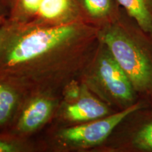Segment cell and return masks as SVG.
Instances as JSON below:
<instances>
[{
  "mask_svg": "<svg viewBox=\"0 0 152 152\" xmlns=\"http://www.w3.org/2000/svg\"><path fill=\"white\" fill-rule=\"evenodd\" d=\"M102 42L141 99L152 104V38L122 9L117 20L101 28Z\"/></svg>",
  "mask_w": 152,
  "mask_h": 152,
  "instance_id": "7a4b0ae2",
  "label": "cell"
},
{
  "mask_svg": "<svg viewBox=\"0 0 152 152\" xmlns=\"http://www.w3.org/2000/svg\"><path fill=\"white\" fill-rule=\"evenodd\" d=\"M97 149L152 152V104H144L132 110Z\"/></svg>",
  "mask_w": 152,
  "mask_h": 152,
  "instance_id": "277c9868",
  "label": "cell"
},
{
  "mask_svg": "<svg viewBox=\"0 0 152 152\" xmlns=\"http://www.w3.org/2000/svg\"><path fill=\"white\" fill-rule=\"evenodd\" d=\"M115 112L116 111L85 85L80 96L66 106L64 115L72 122L83 123L102 118Z\"/></svg>",
  "mask_w": 152,
  "mask_h": 152,
  "instance_id": "8992f818",
  "label": "cell"
},
{
  "mask_svg": "<svg viewBox=\"0 0 152 152\" xmlns=\"http://www.w3.org/2000/svg\"><path fill=\"white\" fill-rule=\"evenodd\" d=\"M97 28L83 20L20 24L6 18L0 32V80L20 90H40L84 71L99 42Z\"/></svg>",
  "mask_w": 152,
  "mask_h": 152,
  "instance_id": "6da1fadb",
  "label": "cell"
},
{
  "mask_svg": "<svg viewBox=\"0 0 152 152\" xmlns=\"http://www.w3.org/2000/svg\"><path fill=\"white\" fill-rule=\"evenodd\" d=\"M83 20L98 29L117 20L122 8L117 0H77Z\"/></svg>",
  "mask_w": 152,
  "mask_h": 152,
  "instance_id": "ba28073f",
  "label": "cell"
},
{
  "mask_svg": "<svg viewBox=\"0 0 152 152\" xmlns=\"http://www.w3.org/2000/svg\"><path fill=\"white\" fill-rule=\"evenodd\" d=\"M144 104H150L141 99L135 105L123 111L87 123L64 129L59 133V139L64 143L81 149L98 148L109 138L117 125L129 113Z\"/></svg>",
  "mask_w": 152,
  "mask_h": 152,
  "instance_id": "5b68a950",
  "label": "cell"
},
{
  "mask_svg": "<svg viewBox=\"0 0 152 152\" xmlns=\"http://www.w3.org/2000/svg\"><path fill=\"white\" fill-rule=\"evenodd\" d=\"M80 20L83 18L77 0H42L33 21L26 24L57 26Z\"/></svg>",
  "mask_w": 152,
  "mask_h": 152,
  "instance_id": "52a82bcc",
  "label": "cell"
},
{
  "mask_svg": "<svg viewBox=\"0 0 152 152\" xmlns=\"http://www.w3.org/2000/svg\"><path fill=\"white\" fill-rule=\"evenodd\" d=\"M7 16H0V32H1V26H2V25L4 23L6 18H7Z\"/></svg>",
  "mask_w": 152,
  "mask_h": 152,
  "instance_id": "9a60e30c",
  "label": "cell"
},
{
  "mask_svg": "<svg viewBox=\"0 0 152 152\" xmlns=\"http://www.w3.org/2000/svg\"><path fill=\"white\" fill-rule=\"evenodd\" d=\"M18 91L12 85L0 80V128L11 121L19 99Z\"/></svg>",
  "mask_w": 152,
  "mask_h": 152,
  "instance_id": "8fae6325",
  "label": "cell"
},
{
  "mask_svg": "<svg viewBox=\"0 0 152 152\" xmlns=\"http://www.w3.org/2000/svg\"><path fill=\"white\" fill-rule=\"evenodd\" d=\"M83 75L85 86L115 111L128 109L141 100L128 76L99 39Z\"/></svg>",
  "mask_w": 152,
  "mask_h": 152,
  "instance_id": "3957f363",
  "label": "cell"
},
{
  "mask_svg": "<svg viewBox=\"0 0 152 152\" xmlns=\"http://www.w3.org/2000/svg\"><path fill=\"white\" fill-rule=\"evenodd\" d=\"M120 7L152 38V0H117Z\"/></svg>",
  "mask_w": 152,
  "mask_h": 152,
  "instance_id": "30bf717a",
  "label": "cell"
},
{
  "mask_svg": "<svg viewBox=\"0 0 152 152\" xmlns=\"http://www.w3.org/2000/svg\"><path fill=\"white\" fill-rule=\"evenodd\" d=\"M20 151V147L15 142H12L5 135L0 134V152H17Z\"/></svg>",
  "mask_w": 152,
  "mask_h": 152,
  "instance_id": "4fadbf2b",
  "label": "cell"
},
{
  "mask_svg": "<svg viewBox=\"0 0 152 152\" xmlns=\"http://www.w3.org/2000/svg\"><path fill=\"white\" fill-rule=\"evenodd\" d=\"M54 107L52 99L45 96H37L32 99L23 111L16 123L19 132H33L47 122Z\"/></svg>",
  "mask_w": 152,
  "mask_h": 152,
  "instance_id": "9c48e42d",
  "label": "cell"
},
{
  "mask_svg": "<svg viewBox=\"0 0 152 152\" xmlns=\"http://www.w3.org/2000/svg\"><path fill=\"white\" fill-rule=\"evenodd\" d=\"M42 0H11L7 19L15 23H30L35 18Z\"/></svg>",
  "mask_w": 152,
  "mask_h": 152,
  "instance_id": "7c38bea8",
  "label": "cell"
},
{
  "mask_svg": "<svg viewBox=\"0 0 152 152\" xmlns=\"http://www.w3.org/2000/svg\"><path fill=\"white\" fill-rule=\"evenodd\" d=\"M10 6L11 0H0V16H8Z\"/></svg>",
  "mask_w": 152,
  "mask_h": 152,
  "instance_id": "5bb4252c",
  "label": "cell"
}]
</instances>
